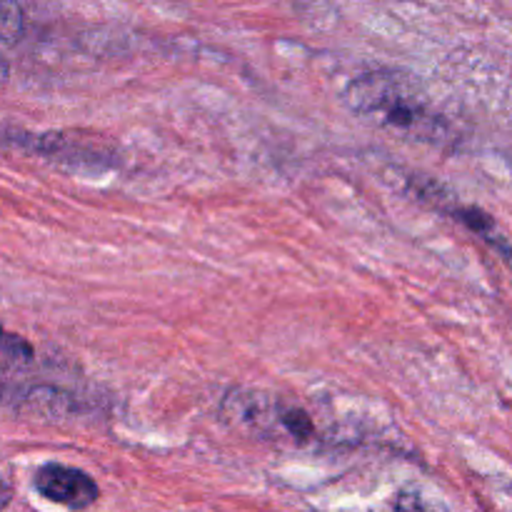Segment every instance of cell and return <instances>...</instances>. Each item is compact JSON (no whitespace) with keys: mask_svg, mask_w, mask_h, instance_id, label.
Returning <instances> with one entry per match:
<instances>
[{"mask_svg":"<svg viewBox=\"0 0 512 512\" xmlns=\"http://www.w3.org/2000/svg\"><path fill=\"white\" fill-rule=\"evenodd\" d=\"M345 103L358 118L390 133L428 140V143H435L443 135V120L405 75H363L348 85Z\"/></svg>","mask_w":512,"mask_h":512,"instance_id":"6da1fadb","label":"cell"},{"mask_svg":"<svg viewBox=\"0 0 512 512\" xmlns=\"http://www.w3.org/2000/svg\"><path fill=\"white\" fill-rule=\"evenodd\" d=\"M223 418L233 428L250 430L255 435H285L295 443L315 438V423L305 410L293 408L278 398L258 390H233L223 400Z\"/></svg>","mask_w":512,"mask_h":512,"instance_id":"7a4b0ae2","label":"cell"},{"mask_svg":"<svg viewBox=\"0 0 512 512\" xmlns=\"http://www.w3.org/2000/svg\"><path fill=\"white\" fill-rule=\"evenodd\" d=\"M33 485L45 500L70 510H88L100 495L98 485L90 475L58 463H48L38 468Z\"/></svg>","mask_w":512,"mask_h":512,"instance_id":"3957f363","label":"cell"},{"mask_svg":"<svg viewBox=\"0 0 512 512\" xmlns=\"http://www.w3.org/2000/svg\"><path fill=\"white\" fill-rule=\"evenodd\" d=\"M35 148H38L43 155H48V158L68 160V163L73 165H83V163L98 165V160L105 158L95 145L93 148H80V145L75 143L73 135H65V133L43 135V138L35 143Z\"/></svg>","mask_w":512,"mask_h":512,"instance_id":"277c9868","label":"cell"},{"mask_svg":"<svg viewBox=\"0 0 512 512\" xmlns=\"http://www.w3.org/2000/svg\"><path fill=\"white\" fill-rule=\"evenodd\" d=\"M450 213H453V218L460 220L465 228H470L475 235H480L490 248H495L500 255H505V258H512V243L508 240V235L498 228V223H495L488 213H483V210L478 208H453Z\"/></svg>","mask_w":512,"mask_h":512,"instance_id":"5b68a950","label":"cell"},{"mask_svg":"<svg viewBox=\"0 0 512 512\" xmlns=\"http://www.w3.org/2000/svg\"><path fill=\"white\" fill-rule=\"evenodd\" d=\"M33 355L35 353L28 340L15 333H8L0 325V378L33 363Z\"/></svg>","mask_w":512,"mask_h":512,"instance_id":"8992f818","label":"cell"},{"mask_svg":"<svg viewBox=\"0 0 512 512\" xmlns=\"http://www.w3.org/2000/svg\"><path fill=\"white\" fill-rule=\"evenodd\" d=\"M395 512H450L443 500L433 498L420 488H405L400 490L398 500H395Z\"/></svg>","mask_w":512,"mask_h":512,"instance_id":"52a82bcc","label":"cell"},{"mask_svg":"<svg viewBox=\"0 0 512 512\" xmlns=\"http://www.w3.org/2000/svg\"><path fill=\"white\" fill-rule=\"evenodd\" d=\"M23 33V13L13 0H0V40H15Z\"/></svg>","mask_w":512,"mask_h":512,"instance_id":"ba28073f","label":"cell"},{"mask_svg":"<svg viewBox=\"0 0 512 512\" xmlns=\"http://www.w3.org/2000/svg\"><path fill=\"white\" fill-rule=\"evenodd\" d=\"M10 498H13V490H10V488H8V483H5V480L0 478V510L8 508Z\"/></svg>","mask_w":512,"mask_h":512,"instance_id":"9c48e42d","label":"cell"},{"mask_svg":"<svg viewBox=\"0 0 512 512\" xmlns=\"http://www.w3.org/2000/svg\"><path fill=\"white\" fill-rule=\"evenodd\" d=\"M8 73H10L8 63H5V58H3V55H0V85H3L5 80H8Z\"/></svg>","mask_w":512,"mask_h":512,"instance_id":"30bf717a","label":"cell"}]
</instances>
